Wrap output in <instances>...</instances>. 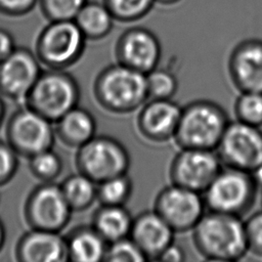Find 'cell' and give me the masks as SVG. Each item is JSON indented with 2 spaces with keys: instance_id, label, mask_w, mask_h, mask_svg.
Instances as JSON below:
<instances>
[{
  "instance_id": "obj_11",
  "label": "cell",
  "mask_w": 262,
  "mask_h": 262,
  "mask_svg": "<svg viewBox=\"0 0 262 262\" xmlns=\"http://www.w3.org/2000/svg\"><path fill=\"white\" fill-rule=\"evenodd\" d=\"M154 210L175 232H183L193 229L206 213V204L201 192L172 183L159 192Z\"/></svg>"
},
{
  "instance_id": "obj_38",
  "label": "cell",
  "mask_w": 262,
  "mask_h": 262,
  "mask_svg": "<svg viewBox=\"0 0 262 262\" xmlns=\"http://www.w3.org/2000/svg\"><path fill=\"white\" fill-rule=\"evenodd\" d=\"M156 1H159L160 3H163V4H173L179 0H156Z\"/></svg>"
},
{
  "instance_id": "obj_17",
  "label": "cell",
  "mask_w": 262,
  "mask_h": 262,
  "mask_svg": "<svg viewBox=\"0 0 262 262\" xmlns=\"http://www.w3.org/2000/svg\"><path fill=\"white\" fill-rule=\"evenodd\" d=\"M175 231L155 211H144L133 218L131 239L147 260H157L161 253L174 242Z\"/></svg>"
},
{
  "instance_id": "obj_13",
  "label": "cell",
  "mask_w": 262,
  "mask_h": 262,
  "mask_svg": "<svg viewBox=\"0 0 262 262\" xmlns=\"http://www.w3.org/2000/svg\"><path fill=\"white\" fill-rule=\"evenodd\" d=\"M40 64L35 52L16 47L0 62V94L18 106L24 105L42 72Z\"/></svg>"
},
{
  "instance_id": "obj_1",
  "label": "cell",
  "mask_w": 262,
  "mask_h": 262,
  "mask_svg": "<svg viewBox=\"0 0 262 262\" xmlns=\"http://www.w3.org/2000/svg\"><path fill=\"white\" fill-rule=\"evenodd\" d=\"M192 242L207 260L236 261L248 253L245 222L235 215L209 210L193 227Z\"/></svg>"
},
{
  "instance_id": "obj_25",
  "label": "cell",
  "mask_w": 262,
  "mask_h": 262,
  "mask_svg": "<svg viewBox=\"0 0 262 262\" xmlns=\"http://www.w3.org/2000/svg\"><path fill=\"white\" fill-rule=\"evenodd\" d=\"M29 169L42 182H53L61 174L63 163L57 152L48 148L29 159Z\"/></svg>"
},
{
  "instance_id": "obj_10",
  "label": "cell",
  "mask_w": 262,
  "mask_h": 262,
  "mask_svg": "<svg viewBox=\"0 0 262 262\" xmlns=\"http://www.w3.org/2000/svg\"><path fill=\"white\" fill-rule=\"evenodd\" d=\"M215 150L224 166L252 173L262 164V131L238 120L229 122Z\"/></svg>"
},
{
  "instance_id": "obj_7",
  "label": "cell",
  "mask_w": 262,
  "mask_h": 262,
  "mask_svg": "<svg viewBox=\"0 0 262 262\" xmlns=\"http://www.w3.org/2000/svg\"><path fill=\"white\" fill-rule=\"evenodd\" d=\"M76 166L79 172L97 184L115 176L127 174L130 155L118 139L99 135L77 148Z\"/></svg>"
},
{
  "instance_id": "obj_8",
  "label": "cell",
  "mask_w": 262,
  "mask_h": 262,
  "mask_svg": "<svg viewBox=\"0 0 262 262\" xmlns=\"http://www.w3.org/2000/svg\"><path fill=\"white\" fill-rule=\"evenodd\" d=\"M53 124L28 105H19L6 124V141L18 157L30 159L52 148L56 136Z\"/></svg>"
},
{
  "instance_id": "obj_14",
  "label": "cell",
  "mask_w": 262,
  "mask_h": 262,
  "mask_svg": "<svg viewBox=\"0 0 262 262\" xmlns=\"http://www.w3.org/2000/svg\"><path fill=\"white\" fill-rule=\"evenodd\" d=\"M161 52L158 38L144 28H131L125 31L116 46L117 62L143 74L157 68Z\"/></svg>"
},
{
  "instance_id": "obj_24",
  "label": "cell",
  "mask_w": 262,
  "mask_h": 262,
  "mask_svg": "<svg viewBox=\"0 0 262 262\" xmlns=\"http://www.w3.org/2000/svg\"><path fill=\"white\" fill-rule=\"evenodd\" d=\"M132 189L133 184L127 174L115 176L97 184V201L100 205L125 206Z\"/></svg>"
},
{
  "instance_id": "obj_30",
  "label": "cell",
  "mask_w": 262,
  "mask_h": 262,
  "mask_svg": "<svg viewBox=\"0 0 262 262\" xmlns=\"http://www.w3.org/2000/svg\"><path fill=\"white\" fill-rule=\"evenodd\" d=\"M145 255L130 236L110 243L107 245L104 261L110 262H143Z\"/></svg>"
},
{
  "instance_id": "obj_5",
  "label": "cell",
  "mask_w": 262,
  "mask_h": 262,
  "mask_svg": "<svg viewBox=\"0 0 262 262\" xmlns=\"http://www.w3.org/2000/svg\"><path fill=\"white\" fill-rule=\"evenodd\" d=\"M257 186L252 173L224 166L203 192L206 208L242 217L253 207Z\"/></svg>"
},
{
  "instance_id": "obj_16",
  "label": "cell",
  "mask_w": 262,
  "mask_h": 262,
  "mask_svg": "<svg viewBox=\"0 0 262 262\" xmlns=\"http://www.w3.org/2000/svg\"><path fill=\"white\" fill-rule=\"evenodd\" d=\"M228 74L238 91L262 93V40L238 43L229 56Z\"/></svg>"
},
{
  "instance_id": "obj_28",
  "label": "cell",
  "mask_w": 262,
  "mask_h": 262,
  "mask_svg": "<svg viewBox=\"0 0 262 262\" xmlns=\"http://www.w3.org/2000/svg\"><path fill=\"white\" fill-rule=\"evenodd\" d=\"M156 0H104V4L115 19L134 21L143 17L152 7Z\"/></svg>"
},
{
  "instance_id": "obj_23",
  "label": "cell",
  "mask_w": 262,
  "mask_h": 262,
  "mask_svg": "<svg viewBox=\"0 0 262 262\" xmlns=\"http://www.w3.org/2000/svg\"><path fill=\"white\" fill-rule=\"evenodd\" d=\"M60 187L73 212L84 211L97 201V183L79 171L67 177Z\"/></svg>"
},
{
  "instance_id": "obj_35",
  "label": "cell",
  "mask_w": 262,
  "mask_h": 262,
  "mask_svg": "<svg viewBox=\"0 0 262 262\" xmlns=\"http://www.w3.org/2000/svg\"><path fill=\"white\" fill-rule=\"evenodd\" d=\"M185 259L183 249L175 244L174 242L169 245L158 257L157 260L159 261H166V262H181Z\"/></svg>"
},
{
  "instance_id": "obj_31",
  "label": "cell",
  "mask_w": 262,
  "mask_h": 262,
  "mask_svg": "<svg viewBox=\"0 0 262 262\" xmlns=\"http://www.w3.org/2000/svg\"><path fill=\"white\" fill-rule=\"evenodd\" d=\"M18 169V155L8 144L0 140V187L7 184Z\"/></svg>"
},
{
  "instance_id": "obj_20",
  "label": "cell",
  "mask_w": 262,
  "mask_h": 262,
  "mask_svg": "<svg viewBox=\"0 0 262 262\" xmlns=\"http://www.w3.org/2000/svg\"><path fill=\"white\" fill-rule=\"evenodd\" d=\"M67 260L73 262L104 261L107 243L93 226H79L64 237Z\"/></svg>"
},
{
  "instance_id": "obj_3",
  "label": "cell",
  "mask_w": 262,
  "mask_h": 262,
  "mask_svg": "<svg viewBox=\"0 0 262 262\" xmlns=\"http://www.w3.org/2000/svg\"><path fill=\"white\" fill-rule=\"evenodd\" d=\"M228 123L227 114L219 104L194 100L182 107L173 139L180 148L215 150Z\"/></svg>"
},
{
  "instance_id": "obj_37",
  "label": "cell",
  "mask_w": 262,
  "mask_h": 262,
  "mask_svg": "<svg viewBox=\"0 0 262 262\" xmlns=\"http://www.w3.org/2000/svg\"><path fill=\"white\" fill-rule=\"evenodd\" d=\"M5 239H6V230H5V226L4 223L2 222V220L0 219V251L3 249L4 244H5Z\"/></svg>"
},
{
  "instance_id": "obj_34",
  "label": "cell",
  "mask_w": 262,
  "mask_h": 262,
  "mask_svg": "<svg viewBox=\"0 0 262 262\" xmlns=\"http://www.w3.org/2000/svg\"><path fill=\"white\" fill-rule=\"evenodd\" d=\"M16 48L12 35L0 28V62L6 59Z\"/></svg>"
},
{
  "instance_id": "obj_21",
  "label": "cell",
  "mask_w": 262,
  "mask_h": 262,
  "mask_svg": "<svg viewBox=\"0 0 262 262\" xmlns=\"http://www.w3.org/2000/svg\"><path fill=\"white\" fill-rule=\"evenodd\" d=\"M133 217L125 206L100 205L95 211L92 226L110 244L130 235Z\"/></svg>"
},
{
  "instance_id": "obj_12",
  "label": "cell",
  "mask_w": 262,
  "mask_h": 262,
  "mask_svg": "<svg viewBox=\"0 0 262 262\" xmlns=\"http://www.w3.org/2000/svg\"><path fill=\"white\" fill-rule=\"evenodd\" d=\"M216 150L181 148L170 166L171 182L203 193L222 169Z\"/></svg>"
},
{
  "instance_id": "obj_15",
  "label": "cell",
  "mask_w": 262,
  "mask_h": 262,
  "mask_svg": "<svg viewBox=\"0 0 262 262\" xmlns=\"http://www.w3.org/2000/svg\"><path fill=\"white\" fill-rule=\"evenodd\" d=\"M181 110L172 99H149L136 119L139 134L151 142H166L174 138Z\"/></svg>"
},
{
  "instance_id": "obj_9",
  "label": "cell",
  "mask_w": 262,
  "mask_h": 262,
  "mask_svg": "<svg viewBox=\"0 0 262 262\" xmlns=\"http://www.w3.org/2000/svg\"><path fill=\"white\" fill-rule=\"evenodd\" d=\"M73 210L61 187L54 182H42L26 199L24 216L30 228L60 232L70 222Z\"/></svg>"
},
{
  "instance_id": "obj_6",
  "label": "cell",
  "mask_w": 262,
  "mask_h": 262,
  "mask_svg": "<svg viewBox=\"0 0 262 262\" xmlns=\"http://www.w3.org/2000/svg\"><path fill=\"white\" fill-rule=\"evenodd\" d=\"M86 40L75 20H53L40 33L35 53L47 69L66 70L81 58Z\"/></svg>"
},
{
  "instance_id": "obj_29",
  "label": "cell",
  "mask_w": 262,
  "mask_h": 262,
  "mask_svg": "<svg viewBox=\"0 0 262 262\" xmlns=\"http://www.w3.org/2000/svg\"><path fill=\"white\" fill-rule=\"evenodd\" d=\"M45 16L50 20H74L87 0H39Z\"/></svg>"
},
{
  "instance_id": "obj_32",
  "label": "cell",
  "mask_w": 262,
  "mask_h": 262,
  "mask_svg": "<svg viewBox=\"0 0 262 262\" xmlns=\"http://www.w3.org/2000/svg\"><path fill=\"white\" fill-rule=\"evenodd\" d=\"M248 252L262 257V211L249 217L245 222Z\"/></svg>"
},
{
  "instance_id": "obj_27",
  "label": "cell",
  "mask_w": 262,
  "mask_h": 262,
  "mask_svg": "<svg viewBox=\"0 0 262 262\" xmlns=\"http://www.w3.org/2000/svg\"><path fill=\"white\" fill-rule=\"evenodd\" d=\"M236 120L253 125L262 126V93L241 92L234 104Z\"/></svg>"
},
{
  "instance_id": "obj_19",
  "label": "cell",
  "mask_w": 262,
  "mask_h": 262,
  "mask_svg": "<svg viewBox=\"0 0 262 262\" xmlns=\"http://www.w3.org/2000/svg\"><path fill=\"white\" fill-rule=\"evenodd\" d=\"M54 124L56 136L63 144L73 148H79L95 136L96 121L93 115L79 105L69 111Z\"/></svg>"
},
{
  "instance_id": "obj_2",
  "label": "cell",
  "mask_w": 262,
  "mask_h": 262,
  "mask_svg": "<svg viewBox=\"0 0 262 262\" xmlns=\"http://www.w3.org/2000/svg\"><path fill=\"white\" fill-rule=\"evenodd\" d=\"M93 94L97 103L112 114H129L147 100L145 74L120 62L105 67L95 78Z\"/></svg>"
},
{
  "instance_id": "obj_33",
  "label": "cell",
  "mask_w": 262,
  "mask_h": 262,
  "mask_svg": "<svg viewBox=\"0 0 262 262\" xmlns=\"http://www.w3.org/2000/svg\"><path fill=\"white\" fill-rule=\"evenodd\" d=\"M38 0H0V13L19 16L30 12Z\"/></svg>"
},
{
  "instance_id": "obj_36",
  "label": "cell",
  "mask_w": 262,
  "mask_h": 262,
  "mask_svg": "<svg viewBox=\"0 0 262 262\" xmlns=\"http://www.w3.org/2000/svg\"><path fill=\"white\" fill-rule=\"evenodd\" d=\"M5 115H6V106H5V102L3 100V96L0 94V128L2 127V124L4 123Z\"/></svg>"
},
{
  "instance_id": "obj_4",
  "label": "cell",
  "mask_w": 262,
  "mask_h": 262,
  "mask_svg": "<svg viewBox=\"0 0 262 262\" xmlns=\"http://www.w3.org/2000/svg\"><path fill=\"white\" fill-rule=\"evenodd\" d=\"M80 87L66 70L42 71L26 100L33 108L52 123L78 105Z\"/></svg>"
},
{
  "instance_id": "obj_22",
  "label": "cell",
  "mask_w": 262,
  "mask_h": 262,
  "mask_svg": "<svg viewBox=\"0 0 262 262\" xmlns=\"http://www.w3.org/2000/svg\"><path fill=\"white\" fill-rule=\"evenodd\" d=\"M74 20L87 40H99L112 31L115 17L105 4L87 2Z\"/></svg>"
},
{
  "instance_id": "obj_18",
  "label": "cell",
  "mask_w": 262,
  "mask_h": 262,
  "mask_svg": "<svg viewBox=\"0 0 262 262\" xmlns=\"http://www.w3.org/2000/svg\"><path fill=\"white\" fill-rule=\"evenodd\" d=\"M14 255L20 262H62L67 260L66 239L57 231L30 228L17 241Z\"/></svg>"
},
{
  "instance_id": "obj_26",
  "label": "cell",
  "mask_w": 262,
  "mask_h": 262,
  "mask_svg": "<svg viewBox=\"0 0 262 262\" xmlns=\"http://www.w3.org/2000/svg\"><path fill=\"white\" fill-rule=\"evenodd\" d=\"M148 99H171L177 92L178 81L174 74L155 68L145 74Z\"/></svg>"
}]
</instances>
